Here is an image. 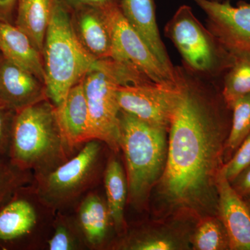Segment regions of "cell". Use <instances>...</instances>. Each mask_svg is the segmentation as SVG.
Here are the masks:
<instances>
[{
	"instance_id": "cell-1",
	"label": "cell",
	"mask_w": 250,
	"mask_h": 250,
	"mask_svg": "<svg viewBox=\"0 0 250 250\" xmlns=\"http://www.w3.org/2000/svg\"><path fill=\"white\" fill-rule=\"evenodd\" d=\"M177 103L172 114L161 192L178 208H218L216 179L231 123L222 80L205 78L175 66Z\"/></svg>"
},
{
	"instance_id": "cell-2",
	"label": "cell",
	"mask_w": 250,
	"mask_h": 250,
	"mask_svg": "<svg viewBox=\"0 0 250 250\" xmlns=\"http://www.w3.org/2000/svg\"><path fill=\"white\" fill-rule=\"evenodd\" d=\"M73 155L61 129L57 106L49 99L17 111L8 155L14 166L38 175Z\"/></svg>"
},
{
	"instance_id": "cell-3",
	"label": "cell",
	"mask_w": 250,
	"mask_h": 250,
	"mask_svg": "<svg viewBox=\"0 0 250 250\" xmlns=\"http://www.w3.org/2000/svg\"><path fill=\"white\" fill-rule=\"evenodd\" d=\"M42 56L47 97L58 107L97 61L79 41L72 10L63 0H54Z\"/></svg>"
},
{
	"instance_id": "cell-4",
	"label": "cell",
	"mask_w": 250,
	"mask_h": 250,
	"mask_svg": "<svg viewBox=\"0 0 250 250\" xmlns=\"http://www.w3.org/2000/svg\"><path fill=\"white\" fill-rule=\"evenodd\" d=\"M120 128L128 200L134 207L141 208L165 170L167 130L147 124L123 111L120 113Z\"/></svg>"
},
{
	"instance_id": "cell-5",
	"label": "cell",
	"mask_w": 250,
	"mask_h": 250,
	"mask_svg": "<svg viewBox=\"0 0 250 250\" xmlns=\"http://www.w3.org/2000/svg\"><path fill=\"white\" fill-rule=\"evenodd\" d=\"M106 147L103 141L92 140L57 168L34 175L32 184L41 198L56 212L72 211L103 180Z\"/></svg>"
},
{
	"instance_id": "cell-6",
	"label": "cell",
	"mask_w": 250,
	"mask_h": 250,
	"mask_svg": "<svg viewBox=\"0 0 250 250\" xmlns=\"http://www.w3.org/2000/svg\"><path fill=\"white\" fill-rule=\"evenodd\" d=\"M144 77L112 59L97 60L83 79L94 139L113 152L121 151L119 85L142 83Z\"/></svg>"
},
{
	"instance_id": "cell-7",
	"label": "cell",
	"mask_w": 250,
	"mask_h": 250,
	"mask_svg": "<svg viewBox=\"0 0 250 250\" xmlns=\"http://www.w3.org/2000/svg\"><path fill=\"white\" fill-rule=\"evenodd\" d=\"M164 33L182 56V65L200 76L222 80L234 62V57L198 21L188 5L177 10L166 23Z\"/></svg>"
},
{
	"instance_id": "cell-8",
	"label": "cell",
	"mask_w": 250,
	"mask_h": 250,
	"mask_svg": "<svg viewBox=\"0 0 250 250\" xmlns=\"http://www.w3.org/2000/svg\"><path fill=\"white\" fill-rule=\"evenodd\" d=\"M57 212L32 183L18 189L0 207V246L4 249L45 250Z\"/></svg>"
},
{
	"instance_id": "cell-9",
	"label": "cell",
	"mask_w": 250,
	"mask_h": 250,
	"mask_svg": "<svg viewBox=\"0 0 250 250\" xmlns=\"http://www.w3.org/2000/svg\"><path fill=\"white\" fill-rule=\"evenodd\" d=\"M108 15L113 39L111 59L154 83L176 85L175 75L161 63L130 25L120 6L108 9Z\"/></svg>"
},
{
	"instance_id": "cell-10",
	"label": "cell",
	"mask_w": 250,
	"mask_h": 250,
	"mask_svg": "<svg viewBox=\"0 0 250 250\" xmlns=\"http://www.w3.org/2000/svg\"><path fill=\"white\" fill-rule=\"evenodd\" d=\"M117 93L121 111L168 131L178 96L176 85L152 82L119 85Z\"/></svg>"
},
{
	"instance_id": "cell-11",
	"label": "cell",
	"mask_w": 250,
	"mask_h": 250,
	"mask_svg": "<svg viewBox=\"0 0 250 250\" xmlns=\"http://www.w3.org/2000/svg\"><path fill=\"white\" fill-rule=\"evenodd\" d=\"M207 16V28L233 57L250 54V3L192 0Z\"/></svg>"
},
{
	"instance_id": "cell-12",
	"label": "cell",
	"mask_w": 250,
	"mask_h": 250,
	"mask_svg": "<svg viewBox=\"0 0 250 250\" xmlns=\"http://www.w3.org/2000/svg\"><path fill=\"white\" fill-rule=\"evenodd\" d=\"M45 83L0 54V100L16 111L47 100Z\"/></svg>"
},
{
	"instance_id": "cell-13",
	"label": "cell",
	"mask_w": 250,
	"mask_h": 250,
	"mask_svg": "<svg viewBox=\"0 0 250 250\" xmlns=\"http://www.w3.org/2000/svg\"><path fill=\"white\" fill-rule=\"evenodd\" d=\"M71 10L75 34L85 50L96 60L111 59L113 39L108 9L82 6Z\"/></svg>"
},
{
	"instance_id": "cell-14",
	"label": "cell",
	"mask_w": 250,
	"mask_h": 250,
	"mask_svg": "<svg viewBox=\"0 0 250 250\" xmlns=\"http://www.w3.org/2000/svg\"><path fill=\"white\" fill-rule=\"evenodd\" d=\"M218 212L229 238L230 250H250V213L243 198L219 171Z\"/></svg>"
},
{
	"instance_id": "cell-15",
	"label": "cell",
	"mask_w": 250,
	"mask_h": 250,
	"mask_svg": "<svg viewBox=\"0 0 250 250\" xmlns=\"http://www.w3.org/2000/svg\"><path fill=\"white\" fill-rule=\"evenodd\" d=\"M57 116L62 134L72 154L94 139L83 80L69 90Z\"/></svg>"
},
{
	"instance_id": "cell-16",
	"label": "cell",
	"mask_w": 250,
	"mask_h": 250,
	"mask_svg": "<svg viewBox=\"0 0 250 250\" xmlns=\"http://www.w3.org/2000/svg\"><path fill=\"white\" fill-rule=\"evenodd\" d=\"M72 211L83 233L88 250L106 249L111 229H114L106 198L95 189L87 193Z\"/></svg>"
},
{
	"instance_id": "cell-17",
	"label": "cell",
	"mask_w": 250,
	"mask_h": 250,
	"mask_svg": "<svg viewBox=\"0 0 250 250\" xmlns=\"http://www.w3.org/2000/svg\"><path fill=\"white\" fill-rule=\"evenodd\" d=\"M120 8L125 19L137 31L156 58L175 75V66L171 62L158 27L155 0H121Z\"/></svg>"
},
{
	"instance_id": "cell-18",
	"label": "cell",
	"mask_w": 250,
	"mask_h": 250,
	"mask_svg": "<svg viewBox=\"0 0 250 250\" xmlns=\"http://www.w3.org/2000/svg\"><path fill=\"white\" fill-rule=\"evenodd\" d=\"M0 52L45 83L42 54L29 38L12 23L0 21Z\"/></svg>"
},
{
	"instance_id": "cell-19",
	"label": "cell",
	"mask_w": 250,
	"mask_h": 250,
	"mask_svg": "<svg viewBox=\"0 0 250 250\" xmlns=\"http://www.w3.org/2000/svg\"><path fill=\"white\" fill-rule=\"evenodd\" d=\"M106 201L115 231L119 236L126 233L125 208L128 200L126 172L115 154L108 158L103 176Z\"/></svg>"
},
{
	"instance_id": "cell-20",
	"label": "cell",
	"mask_w": 250,
	"mask_h": 250,
	"mask_svg": "<svg viewBox=\"0 0 250 250\" xmlns=\"http://www.w3.org/2000/svg\"><path fill=\"white\" fill-rule=\"evenodd\" d=\"M53 4L54 0H19L16 9L15 25L29 38L41 54Z\"/></svg>"
},
{
	"instance_id": "cell-21",
	"label": "cell",
	"mask_w": 250,
	"mask_h": 250,
	"mask_svg": "<svg viewBox=\"0 0 250 250\" xmlns=\"http://www.w3.org/2000/svg\"><path fill=\"white\" fill-rule=\"evenodd\" d=\"M47 250H88L85 238L73 211H58L54 218Z\"/></svg>"
},
{
	"instance_id": "cell-22",
	"label": "cell",
	"mask_w": 250,
	"mask_h": 250,
	"mask_svg": "<svg viewBox=\"0 0 250 250\" xmlns=\"http://www.w3.org/2000/svg\"><path fill=\"white\" fill-rule=\"evenodd\" d=\"M231 123L223 151L224 164L229 160L250 133V93L231 104Z\"/></svg>"
},
{
	"instance_id": "cell-23",
	"label": "cell",
	"mask_w": 250,
	"mask_h": 250,
	"mask_svg": "<svg viewBox=\"0 0 250 250\" xmlns=\"http://www.w3.org/2000/svg\"><path fill=\"white\" fill-rule=\"evenodd\" d=\"M233 57L232 66L222 79V91L230 108L237 99L250 93V54Z\"/></svg>"
},
{
	"instance_id": "cell-24",
	"label": "cell",
	"mask_w": 250,
	"mask_h": 250,
	"mask_svg": "<svg viewBox=\"0 0 250 250\" xmlns=\"http://www.w3.org/2000/svg\"><path fill=\"white\" fill-rule=\"evenodd\" d=\"M193 248L197 250H230L229 238L220 218H208L197 228L193 237Z\"/></svg>"
},
{
	"instance_id": "cell-25",
	"label": "cell",
	"mask_w": 250,
	"mask_h": 250,
	"mask_svg": "<svg viewBox=\"0 0 250 250\" xmlns=\"http://www.w3.org/2000/svg\"><path fill=\"white\" fill-rule=\"evenodd\" d=\"M180 247L178 240L170 235L136 232L125 236L113 248L126 250H171L179 249Z\"/></svg>"
},
{
	"instance_id": "cell-26",
	"label": "cell",
	"mask_w": 250,
	"mask_h": 250,
	"mask_svg": "<svg viewBox=\"0 0 250 250\" xmlns=\"http://www.w3.org/2000/svg\"><path fill=\"white\" fill-rule=\"evenodd\" d=\"M34 174L22 170L11 163L9 156H0V207L20 188L31 184Z\"/></svg>"
},
{
	"instance_id": "cell-27",
	"label": "cell",
	"mask_w": 250,
	"mask_h": 250,
	"mask_svg": "<svg viewBox=\"0 0 250 250\" xmlns=\"http://www.w3.org/2000/svg\"><path fill=\"white\" fill-rule=\"evenodd\" d=\"M250 166V133L232 156L223 164L221 171L229 182H232L238 174Z\"/></svg>"
},
{
	"instance_id": "cell-28",
	"label": "cell",
	"mask_w": 250,
	"mask_h": 250,
	"mask_svg": "<svg viewBox=\"0 0 250 250\" xmlns=\"http://www.w3.org/2000/svg\"><path fill=\"white\" fill-rule=\"evenodd\" d=\"M16 113L14 108L0 106V156L9 155Z\"/></svg>"
},
{
	"instance_id": "cell-29",
	"label": "cell",
	"mask_w": 250,
	"mask_h": 250,
	"mask_svg": "<svg viewBox=\"0 0 250 250\" xmlns=\"http://www.w3.org/2000/svg\"><path fill=\"white\" fill-rule=\"evenodd\" d=\"M230 184L240 197L250 195V166L240 172Z\"/></svg>"
},
{
	"instance_id": "cell-30",
	"label": "cell",
	"mask_w": 250,
	"mask_h": 250,
	"mask_svg": "<svg viewBox=\"0 0 250 250\" xmlns=\"http://www.w3.org/2000/svg\"><path fill=\"white\" fill-rule=\"evenodd\" d=\"M121 0H63L71 9L82 6H91L106 9L113 6H120Z\"/></svg>"
},
{
	"instance_id": "cell-31",
	"label": "cell",
	"mask_w": 250,
	"mask_h": 250,
	"mask_svg": "<svg viewBox=\"0 0 250 250\" xmlns=\"http://www.w3.org/2000/svg\"><path fill=\"white\" fill-rule=\"evenodd\" d=\"M19 0H0V21L14 24Z\"/></svg>"
},
{
	"instance_id": "cell-32",
	"label": "cell",
	"mask_w": 250,
	"mask_h": 250,
	"mask_svg": "<svg viewBox=\"0 0 250 250\" xmlns=\"http://www.w3.org/2000/svg\"><path fill=\"white\" fill-rule=\"evenodd\" d=\"M245 204H246L247 207H248V210L250 213V195H247L246 197H242Z\"/></svg>"
},
{
	"instance_id": "cell-33",
	"label": "cell",
	"mask_w": 250,
	"mask_h": 250,
	"mask_svg": "<svg viewBox=\"0 0 250 250\" xmlns=\"http://www.w3.org/2000/svg\"><path fill=\"white\" fill-rule=\"evenodd\" d=\"M2 105H4V104H3L2 102H1V100H0V106H2Z\"/></svg>"
},
{
	"instance_id": "cell-34",
	"label": "cell",
	"mask_w": 250,
	"mask_h": 250,
	"mask_svg": "<svg viewBox=\"0 0 250 250\" xmlns=\"http://www.w3.org/2000/svg\"><path fill=\"white\" fill-rule=\"evenodd\" d=\"M210 1H223V0H210Z\"/></svg>"
},
{
	"instance_id": "cell-35",
	"label": "cell",
	"mask_w": 250,
	"mask_h": 250,
	"mask_svg": "<svg viewBox=\"0 0 250 250\" xmlns=\"http://www.w3.org/2000/svg\"><path fill=\"white\" fill-rule=\"evenodd\" d=\"M0 54H1V52H0Z\"/></svg>"
}]
</instances>
